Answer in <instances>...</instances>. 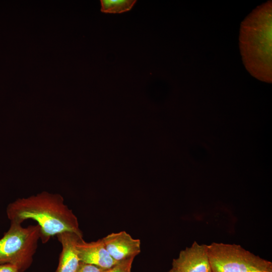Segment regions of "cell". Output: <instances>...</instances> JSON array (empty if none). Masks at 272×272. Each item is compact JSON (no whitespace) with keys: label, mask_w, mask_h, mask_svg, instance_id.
Wrapping results in <instances>:
<instances>
[{"label":"cell","mask_w":272,"mask_h":272,"mask_svg":"<svg viewBox=\"0 0 272 272\" xmlns=\"http://www.w3.org/2000/svg\"><path fill=\"white\" fill-rule=\"evenodd\" d=\"M40 239L38 224L22 226L21 223L11 222L10 228L0 239V263L16 265L19 272L31 265Z\"/></svg>","instance_id":"7a4b0ae2"},{"label":"cell","mask_w":272,"mask_h":272,"mask_svg":"<svg viewBox=\"0 0 272 272\" xmlns=\"http://www.w3.org/2000/svg\"><path fill=\"white\" fill-rule=\"evenodd\" d=\"M172 267L180 272H212L207 245H200L194 241L173 259Z\"/></svg>","instance_id":"277c9868"},{"label":"cell","mask_w":272,"mask_h":272,"mask_svg":"<svg viewBox=\"0 0 272 272\" xmlns=\"http://www.w3.org/2000/svg\"><path fill=\"white\" fill-rule=\"evenodd\" d=\"M76 248L81 262L94 265L107 269L117 262L110 256L102 240L87 242L79 238L76 243Z\"/></svg>","instance_id":"8992f818"},{"label":"cell","mask_w":272,"mask_h":272,"mask_svg":"<svg viewBox=\"0 0 272 272\" xmlns=\"http://www.w3.org/2000/svg\"><path fill=\"white\" fill-rule=\"evenodd\" d=\"M267 272H272V270H269V271H267Z\"/></svg>","instance_id":"4fadbf2b"},{"label":"cell","mask_w":272,"mask_h":272,"mask_svg":"<svg viewBox=\"0 0 272 272\" xmlns=\"http://www.w3.org/2000/svg\"><path fill=\"white\" fill-rule=\"evenodd\" d=\"M112 258L117 262L134 258L141 252V241L124 231L111 233L102 239Z\"/></svg>","instance_id":"5b68a950"},{"label":"cell","mask_w":272,"mask_h":272,"mask_svg":"<svg viewBox=\"0 0 272 272\" xmlns=\"http://www.w3.org/2000/svg\"><path fill=\"white\" fill-rule=\"evenodd\" d=\"M168 272H180V271L177 270V269L172 267V268L170 269Z\"/></svg>","instance_id":"7c38bea8"},{"label":"cell","mask_w":272,"mask_h":272,"mask_svg":"<svg viewBox=\"0 0 272 272\" xmlns=\"http://www.w3.org/2000/svg\"><path fill=\"white\" fill-rule=\"evenodd\" d=\"M133 259L132 257L118 262L112 267L105 269L104 272H131Z\"/></svg>","instance_id":"9c48e42d"},{"label":"cell","mask_w":272,"mask_h":272,"mask_svg":"<svg viewBox=\"0 0 272 272\" xmlns=\"http://www.w3.org/2000/svg\"><path fill=\"white\" fill-rule=\"evenodd\" d=\"M135 0H101V11L105 13H122L129 11Z\"/></svg>","instance_id":"ba28073f"},{"label":"cell","mask_w":272,"mask_h":272,"mask_svg":"<svg viewBox=\"0 0 272 272\" xmlns=\"http://www.w3.org/2000/svg\"><path fill=\"white\" fill-rule=\"evenodd\" d=\"M0 272H19V268L10 263H0Z\"/></svg>","instance_id":"8fae6325"},{"label":"cell","mask_w":272,"mask_h":272,"mask_svg":"<svg viewBox=\"0 0 272 272\" xmlns=\"http://www.w3.org/2000/svg\"><path fill=\"white\" fill-rule=\"evenodd\" d=\"M61 245L59 263L55 272H77L81 261L76 248L80 237L74 233L63 232L57 235Z\"/></svg>","instance_id":"52a82bcc"},{"label":"cell","mask_w":272,"mask_h":272,"mask_svg":"<svg viewBox=\"0 0 272 272\" xmlns=\"http://www.w3.org/2000/svg\"><path fill=\"white\" fill-rule=\"evenodd\" d=\"M212 272H267L271 262L239 245L213 242L207 245Z\"/></svg>","instance_id":"3957f363"},{"label":"cell","mask_w":272,"mask_h":272,"mask_svg":"<svg viewBox=\"0 0 272 272\" xmlns=\"http://www.w3.org/2000/svg\"><path fill=\"white\" fill-rule=\"evenodd\" d=\"M105 270V269L97 266L81 262L80 267L77 272H104Z\"/></svg>","instance_id":"30bf717a"},{"label":"cell","mask_w":272,"mask_h":272,"mask_svg":"<svg viewBox=\"0 0 272 272\" xmlns=\"http://www.w3.org/2000/svg\"><path fill=\"white\" fill-rule=\"evenodd\" d=\"M7 214L11 222L22 224L29 219L36 221L40 229V240L44 243L63 232L74 233L83 238L76 216L58 194L43 191L18 199L8 205Z\"/></svg>","instance_id":"6da1fadb"}]
</instances>
